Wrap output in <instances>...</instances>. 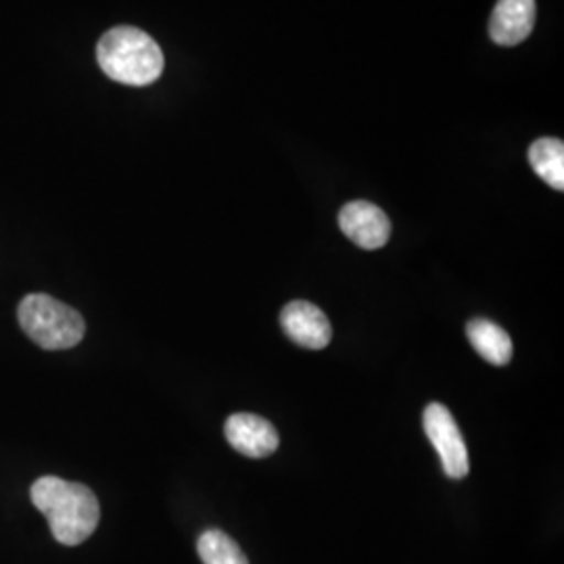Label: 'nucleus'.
Returning a JSON list of instances; mask_svg holds the SVG:
<instances>
[{
	"instance_id": "0eeeda50",
	"label": "nucleus",
	"mask_w": 564,
	"mask_h": 564,
	"mask_svg": "<svg viewBox=\"0 0 564 564\" xmlns=\"http://www.w3.org/2000/svg\"><path fill=\"white\" fill-rule=\"evenodd\" d=\"M226 440L242 456L265 458L279 449V433L262 416L256 414H232L224 426Z\"/></svg>"
},
{
	"instance_id": "f257e3e1",
	"label": "nucleus",
	"mask_w": 564,
	"mask_h": 564,
	"mask_svg": "<svg viewBox=\"0 0 564 564\" xmlns=\"http://www.w3.org/2000/svg\"><path fill=\"white\" fill-rule=\"evenodd\" d=\"M30 498L46 517L55 540L63 545L86 542L101 521L99 500L86 485L46 475L32 485Z\"/></svg>"
},
{
	"instance_id": "1a4fd4ad",
	"label": "nucleus",
	"mask_w": 564,
	"mask_h": 564,
	"mask_svg": "<svg viewBox=\"0 0 564 564\" xmlns=\"http://www.w3.org/2000/svg\"><path fill=\"white\" fill-rule=\"evenodd\" d=\"M466 335L470 345L479 351V356L494 366H506L512 358V341L502 326L491 321L477 318L466 326Z\"/></svg>"
},
{
	"instance_id": "39448f33",
	"label": "nucleus",
	"mask_w": 564,
	"mask_h": 564,
	"mask_svg": "<svg viewBox=\"0 0 564 564\" xmlns=\"http://www.w3.org/2000/svg\"><path fill=\"white\" fill-rule=\"evenodd\" d=\"M339 226L349 241L368 251L381 249L391 237V223L375 203H347L339 212Z\"/></svg>"
},
{
	"instance_id": "6e6552de",
	"label": "nucleus",
	"mask_w": 564,
	"mask_h": 564,
	"mask_svg": "<svg viewBox=\"0 0 564 564\" xmlns=\"http://www.w3.org/2000/svg\"><path fill=\"white\" fill-rule=\"evenodd\" d=\"M535 15V0H498L489 21V34L502 46H517L531 36Z\"/></svg>"
},
{
	"instance_id": "f03ea898",
	"label": "nucleus",
	"mask_w": 564,
	"mask_h": 564,
	"mask_svg": "<svg viewBox=\"0 0 564 564\" xmlns=\"http://www.w3.org/2000/svg\"><path fill=\"white\" fill-rule=\"evenodd\" d=\"M97 59L111 80L128 86L153 84L163 74L162 48L139 28L109 30L97 46Z\"/></svg>"
},
{
	"instance_id": "7ed1b4c3",
	"label": "nucleus",
	"mask_w": 564,
	"mask_h": 564,
	"mask_svg": "<svg viewBox=\"0 0 564 564\" xmlns=\"http://www.w3.org/2000/svg\"><path fill=\"white\" fill-rule=\"evenodd\" d=\"M18 321L30 341L48 351L76 347L86 333V323L78 310L44 293H32L21 300Z\"/></svg>"
},
{
	"instance_id": "20e7f679",
	"label": "nucleus",
	"mask_w": 564,
	"mask_h": 564,
	"mask_svg": "<svg viewBox=\"0 0 564 564\" xmlns=\"http://www.w3.org/2000/svg\"><path fill=\"white\" fill-rule=\"evenodd\" d=\"M424 431L429 442L440 454L444 473L449 479H464L468 475V449L463 433L452 412L444 403H429L423 414Z\"/></svg>"
},
{
	"instance_id": "423d86ee",
	"label": "nucleus",
	"mask_w": 564,
	"mask_h": 564,
	"mask_svg": "<svg viewBox=\"0 0 564 564\" xmlns=\"http://www.w3.org/2000/svg\"><path fill=\"white\" fill-rule=\"evenodd\" d=\"M282 330L291 341L318 351L333 339V326L321 307L310 302H291L281 314Z\"/></svg>"
},
{
	"instance_id": "9b49d317",
	"label": "nucleus",
	"mask_w": 564,
	"mask_h": 564,
	"mask_svg": "<svg viewBox=\"0 0 564 564\" xmlns=\"http://www.w3.org/2000/svg\"><path fill=\"white\" fill-rule=\"evenodd\" d=\"M197 552L203 564H249L239 544L220 529H209L202 533Z\"/></svg>"
},
{
	"instance_id": "9d476101",
	"label": "nucleus",
	"mask_w": 564,
	"mask_h": 564,
	"mask_svg": "<svg viewBox=\"0 0 564 564\" xmlns=\"http://www.w3.org/2000/svg\"><path fill=\"white\" fill-rule=\"evenodd\" d=\"M533 172L552 188L564 191V142L561 139H540L529 149Z\"/></svg>"
}]
</instances>
